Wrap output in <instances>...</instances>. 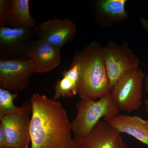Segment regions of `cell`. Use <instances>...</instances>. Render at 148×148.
Here are the masks:
<instances>
[{"instance_id":"18","label":"cell","mask_w":148,"mask_h":148,"mask_svg":"<svg viewBox=\"0 0 148 148\" xmlns=\"http://www.w3.org/2000/svg\"><path fill=\"white\" fill-rule=\"evenodd\" d=\"M7 146V139L4 128L0 124V148Z\"/></svg>"},{"instance_id":"9","label":"cell","mask_w":148,"mask_h":148,"mask_svg":"<svg viewBox=\"0 0 148 148\" xmlns=\"http://www.w3.org/2000/svg\"><path fill=\"white\" fill-rule=\"evenodd\" d=\"M121 134L107 121H100L88 135L74 138L77 148H128Z\"/></svg>"},{"instance_id":"7","label":"cell","mask_w":148,"mask_h":148,"mask_svg":"<svg viewBox=\"0 0 148 148\" xmlns=\"http://www.w3.org/2000/svg\"><path fill=\"white\" fill-rule=\"evenodd\" d=\"M34 73L29 59H0V88L12 92L23 91Z\"/></svg>"},{"instance_id":"13","label":"cell","mask_w":148,"mask_h":148,"mask_svg":"<svg viewBox=\"0 0 148 148\" xmlns=\"http://www.w3.org/2000/svg\"><path fill=\"white\" fill-rule=\"evenodd\" d=\"M126 0H99L94 4L95 18L107 26L127 18L125 10ZM97 21V22H98Z\"/></svg>"},{"instance_id":"12","label":"cell","mask_w":148,"mask_h":148,"mask_svg":"<svg viewBox=\"0 0 148 148\" xmlns=\"http://www.w3.org/2000/svg\"><path fill=\"white\" fill-rule=\"evenodd\" d=\"M105 121L121 133H125L148 147V120L141 117L119 114Z\"/></svg>"},{"instance_id":"1","label":"cell","mask_w":148,"mask_h":148,"mask_svg":"<svg viewBox=\"0 0 148 148\" xmlns=\"http://www.w3.org/2000/svg\"><path fill=\"white\" fill-rule=\"evenodd\" d=\"M31 148H77L71 123L59 101L36 93L31 98Z\"/></svg>"},{"instance_id":"16","label":"cell","mask_w":148,"mask_h":148,"mask_svg":"<svg viewBox=\"0 0 148 148\" xmlns=\"http://www.w3.org/2000/svg\"><path fill=\"white\" fill-rule=\"evenodd\" d=\"M18 96V92H12L0 88V119L8 115H29L32 113V104L30 101L26 102L20 107L14 105V101Z\"/></svg>"},{"instance_id":"20","label":"cell","mask_w":148,"mask_h":148,"mask_svg":"<svg viewBox=\"0 0 148 148\" xmlns=\"http://www.w3.org/2000/svg\"><path fill=\"white\" fill-rule=\"evenodd\" d=\"M146 90L148 94V74L145 78Z\"/></svg>"},{"instance_id":"2","label":"cell","mask_w":148,"mask_h":148,"mask_svg":"<svg viewBox=\"0 0 148 148\" xmlns=\"http://www.w3.org/2000/svg\"><path fill=\"white\" fill-rule=\"evenodd\" d=\"M73 59L80 67L77 95L81 99L95 100L110 94L104 47L97 42H93L76 51Z\"/></svg>"},{"instance_id":"8","label":"cell","mask_w":148,"mask_h":148,"mask_svg":"<svg viewBox=\"0 0 148 148\" xmlns=\"http://www.w3.org/2000/svg\"><path fill=\"white\" fill-rule=\"evenodd\" d=\"M35 36L61 49L71 42L76 35L75 23L68 18H58L42 22L34 28Z\"/></svg>"},{"instance_id":"5","label":"cell","mask_w":148,"mask_h":148,"mask_svg":"<svg viewBox=\"0 0 148 148\" xmlns=\"http://www.w3.org/2000/svg\"><path fill=\"white\" fill-rule=\"evenodd\" d=\"M104 56L111 90L125 74L139 69V60L126 44L110 42L104 47Z\"/></svg>"},{"instance_id":"21","label":"cell","mask_w":148,"mask_h":148,"mask_svg":"<svg viewBox=\"0 0 148 148\" xmlns=\"http://www.w3.org/2000/svg\"><path fill=\"white\" fill-rule=\"evenodd\" d=\"M145 109L146 112L148 115V98L145 100Z\"/></svg>"},{"instance_id":"6","label":"cell","mask_w":148,"mask_h":148,"mask_svg":"<svg viewBox=\"0 0 148 148\" xmlns=\"http://www.w3.org/2000/svg\"><path fill=\"white\" fill-rule=\"evenodd\" d=\"M34 36L33 28L0 27V59H29Z\"/></svg>"},{"instance_id":"10","label":"cell","mask_w":148,"mask_h":148,"mask_svg":"<svg viewBox=\"0 0 148 148\" xmlns=\"http://www.w3.org/2000/svg\"><path fill=\"white\" fill-rule=\"evenodd\" d=\"M0 120L5 131L7 147L29 148L31 143V119L29 115H8Z\"/></svg>"},{"instance_id":"19","label":"cell","mask_w":148,"mask_h":148,"mask_svg":"<svg viewBox=\"0 0 148 148\" xmlns=\"http://www.w3.org/2000/svg\"><path fill=\"white\" fill-rule=\"evenodd\" d=\"M140 22H141V24L142 26L144 28V29L145 30L146 32L148 33V20L147 18L141 16L140 18Z\"/></svg>"},{"instance_id":"15","label":"cell","mask_w":148,"mask_h":148,"mask_svg":"<svg viewBox=\"0 0 148 148\" xmlns=\"http://www.w3.org/2000/svg\"><path fill=\"white\" fill-rule=\"evenodd\" d=\"M36 21L31 16L29 0H13L5 27L11 28L27 27L34 29Z\"/></svg>"},{"instance_id":"4","label":"cell","mask_w":148,"mask_h":148,"mask_svg":"<svg viewBox=\"0 0 148 148\" xmlns=\"http://www.w3.org/2000/svg\"><path fill=\"white\" fill-rule=\"evenodd\" d=\"M144 72L138 69L127 73L111 90V97L120 110L130 112L142 105Z\"/></svg>"},{"instance_id":"22","label":"cell","mask_w":148,"mask_h":148,"mask_svg":"<svg viewBox=\"0 0 148 148\" xmlns=\"http://www.w3.org/2000/svg\"><path fill=\"white\" fill-rule=\"evenodd\" d=\"M15 148L12 147H7V146H6V147H2V148Z\"/></svg>"},{"instance_id":"14","label":"cell","mask_w":148,"mask_h":148,"mask_svg":"<svg viewBox=\"0 0 148 148\" xmlns=\"http://www.w3.org/2000/svg\"><path fill=\"white\" fill-rule=\"evenodd\" d=\"M63 77L56 84L53 99L55 101L62 98L72 97L77 94L80 77L78 63L73 59L70 69L62 73Z\"/></svg>"},{"instance_id":"11","label":"cell","mask_w":148,"mask_h":148,"mask_svg":"<svg viewBox=\"0 0 148 148\" xmlns=\"http://www.w3.org/2000/svg\"><path fill=\"white\" fill-rule=\"evenodd\" d=\"M29 56L35 73H47L61 64L60 49L39 39L32 43Z\"/></svg>"},{"instance_id":"17","label":"cell","mask_w":148,"mask_h":148,"mask_svg":"<svg viewBox=\"0 0 148 148\" xmlns=\"http://www.w3.org/2000/svg\"><path fill=\"white\" fill-rule=\"evenodd\" d=\"M13 0H0V27H4Z\"/></svg>"},{"instance_id":"3","label":"cell","mask_w":148,"mask_h":148,"mask_svg":"<svg viewBox=\"0 0 148 148\" xmlns=\"http://www.w3.org/2000/svg\"><path fill=\"white\" fill-rule=\"evenodd\" d=\"M77 114L71 123L72 131L75 137L88 135L104 118L105 121L119 114L120 110L113 101L111 94L98 101L81 99L76 105Z\"/></svg>"}]
</instances>
